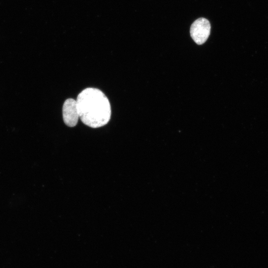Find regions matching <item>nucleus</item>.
<instances>
[{
  "label": "nucleus",
  "instance_id": "nucleus-1",
  "mask_svg": "<svg viewBox=\"0 0 268 268\" xmlns=\"http://www.w3.org/2000/svg\"><path fill=\"white\" fill-rule=\"evenodd\" d=\"M76 101L79 117L86 126L97 128L106 125L110 121V103L100 90L87 88L78 95Z\"/></svg>",
  "mask_w": 268,
  "mask_h": 268
},
{
  "label": "nucleus",
  "instance_id": "nucleus-2",
  "mask_svg": "<svg viewBox=\"0 0 268 268\" xmlns=\"http://www.w3.org/2000/svg\"><path fill=\"white\" fill-rule=\"evenodd\" d=\"M210 24L209 21L205 18L201 17L196 20L190 27V35L198 45L205 43L210 33Z\"/></svg>",
  "mask_w": 268,
  "mask_h": 268
},
{
  "label": "nucleus",
  "instance_id": "nucleus-3",
  "mask_svg": "<svg viewBox=\"0 0 268 268\" xmlns=\"http://www.w3.org/2000/svg\"><path fill=\"white\" fill-rule=\"evenodd\" d=\"M63 120L68 127H73L77 123L79 114L75 100L71 98L67 99L63 107Z\"/></svg>",
  "mask_w": 268,
  "mask_h": 268
}]
</instances>
